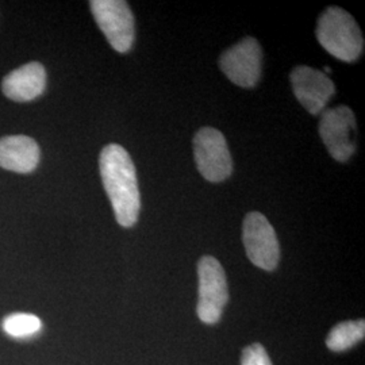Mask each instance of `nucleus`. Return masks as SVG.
<instances>
[{
	"instance_id": "f257e3e1",
	"label": "nucleus",
	"mask_w": 365,
	"mask_h": 365,
	"mask_svg": "<svg viewBox=\"0 0 365 365\" xmlns=\"http://www.w3.org/2000/svg\"><path fill=\"white\" fill-rule=\"evenodd\" d=\"M99 170L118 223L123 227L134 226L141 210V195L129 153L120 145H107L99 157Z\"/></svg>"
},
{
	"instance_id": "f03ea898",
	"label": "nucleus",
	"mask_w": 365,
	"mask_h": 365,
	"mask_svg": "<svg viewBox=\"0 0 365 365\" xmlns=\"http://www.w3.org/2000/svg\"><path fill=\"white\" fill-rule=\"evenodd\" d=\"M317 38L333 57L345 63L356 61L364 49V38L352 15L339 7H329L319 16Z\"/></svg>"
},
{
	"instance_id": "7ed1b4c3",
	"label": "nucleus",
	"mask_w": 365,
	"mask_h": 365,
	"mask_svg": "<svg viewBox=\"0 0 365 365\" xmlns=\"http://www.w3.org/2000/svg\"><path fill=\"white\" fill-rule=\"evenodd\" d=\"M199 300L196 313L202 322L217 324L229 300L226 274L221 262L212 256L202 257L197 264Z\"/></svg>"
},
{
	"instance_id": "20e7f679",
	"label": "nucleus",
	"mask_w": 365,
	"mask_h": 365,
	"mask_svg": "<svg viewBox=\"0 0 365 365\" xmlns=\"http://www.w3.org/2000/svg\"><path fill=\"white\" fill-rule=\"evenodd\" d=\"M194 156L197 170L209 182H225L233 172V161L226 138L217 129L203 128L196 133Z\"/></svg>"
},
{
	"instance_id": "39448f33",
	"label": "nucleus",
	"mask_w": 365,
	"mask_h": 365,
	"mask_svg": "<svg viewBox=\"0 0 365 365\" xmlns=\"http://www.w3.org/2000/svg\"><path fill=\"white\" fill-rule=\"evenodd\" d=\"M90 7L108 43L117 52H129L135 36L130 6L123 0H92Z\"/></svg>"
},
{
	"instance_id": "423d86ee",
	"label": "nucleus",
	"mask_w": 365,
	"mask_h": 365,
	"mask_svg": "<svg viewBox=\"0 0 365 365\" xmlns=\"http://www.w3.org/2000/svg\"><path fill=\"white\" fill-rule=\"evenodd\" d=\"M242 240L249 260L264 271H274L280 245L269 221L257 211L249 212L242 226Z\"/></svg>"
},
{
	"instance_id": "0eeeda50",
	"label": "nucleus",
	"mask_w": 365,
	"mask_h": 365,
	"mask_svg": "<svg viewBox=\"0 0 365 365\" xmlns=\"http://www.w3.org/2000/svg\"><path fill=\"white\" fill-rule=\"evenodd\" d=\"M319 134L329 153L339 163H345L356 150V118L346 106L324 111L319 122Z\"/></svg>"
},
{
	"instance_id": "6e6552de",
	"label": "nucleus",
	"mask_w": 365,
	"mask_h": 365,
	"mask_svg": "<svg viewBox=\"0 0 365 365\" xmlns=\"http://www.w3.org/2000/svg\"><path fill=\"white\" fill-rule=\"evenodd\" d=\"M261 64L260 43L252 37L242 39L223 53L220 58V66L226 78L242 88H252L259 83Z\"/></svg>"
},
{
	"instance_id": "1a4fd4ad",
	"label": "nucleus",
	"mask_w": 365,
	"mask_h": 365,
	"mask_svg": "<svg viewBox=\"0 0 365 365\" xmlns=\"http://www.w3.org/2000/svg\"><path fill=\"white\" fill-rule=\"evenodd\" d=\"M289 78L294 95L310 114L317 115L325 111L327 102L336 92V87L327 73L302 66L294 68Z\"/></svg>"
},
{
	"instance_id": "9d476101",
	"label": "nucleus",
	"mask_w": 365,
	"mask_h": 365,
	"mask_svg": "<svg viewBox=\"0 0 365 365\" xmlns=\"http://www.w3.org/2000/svg\"><path fill=\"white\" fill-rule=\"evenodd\" d=\"M46 72L39 63H29L10 72L1 83L4 95L14 102H30L45 91Z\"/></svg>"
},
{
	"instance_id": "9b49d317",
	"label": "nucleus",
	"mask_w": 365,
	"mask_h": 365,
	"mask_svg": "<svg viewBox=\"0 0 365 365\" xmlns=\"http://www.w3.org/2000/svg\"><path fill=\"white\" fill-rule=\"evenodd\" d=\"M39 163L38 144L26 135L0 138V168L18 173H30Z\"/></svg>"
},
{
	"instance_id": "f8f14e48",
	"label": "nucleus",
	"mask_w": 365,
	"mask_h": 365,
	"mask_svg": "<svg viewBox=\"0 0 365 365\" xmlns=\"http://www.w3.org/2000/svg\"><path fill=\"white\" fill-rule=\"evenodd\" d=\"M365 336V322L346 321L333 327L327 339V348L334 352H342L359 344Z\"/></svg>"
},
{
	"instance_id": "ddd939ff",
	"label": "nucleus",
	"mask_w": 365,
	"mask_h": 365,
	"mask_svg": "<svg viewBox=\"0 0 365 365\" xmlns=\"http://www.w3.org/2000/svg\"><path fill=\"white\" fill-rule=\"evenodd\" d=\"M1 329L13 339H30L39 333L42 322L34 314L14 313L3 319Z\"/></svg>"
},
{
	"instance_id": "4468645a",
	"label": "nucleus",
	"mask_w": 365,
	"mask_h": 365,
	"mask_svg": "<svg viewBox=\"0 0 365 365\" xmlns=\"http://www.w3.org/2000/svg\"><path fill=\"white\" fill-rule=\"evenodd\" d=\"M241 365H272V363L265 348L260 344H253L244 349Z\"/></svg>"
}]
</instances>
